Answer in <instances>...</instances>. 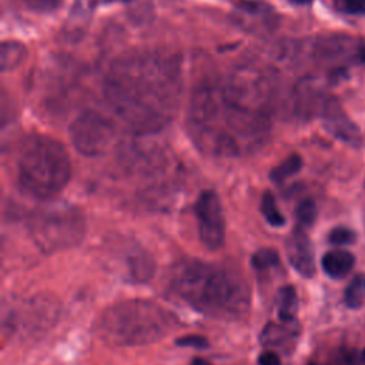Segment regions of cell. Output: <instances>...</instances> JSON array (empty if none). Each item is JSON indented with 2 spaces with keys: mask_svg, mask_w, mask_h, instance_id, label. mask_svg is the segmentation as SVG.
Instances as JSON below:
<instances>
[{
  "mask_svg": "<svg viewBox=\"0 0 365 365\" xmlns=\"http://www.w3.org/2000/svg\"><path fill=\"white\" fill-rule=\"evenodd\" d=\"M269 124L267 83L251 73H235L202 86L188 111L192 141L215 157L254 153L267 141Z\"/></svg>",
  "mask_w": 365,
  "mask_h": 365,
  "instance_id": "obj_1",
  "label": "cell"
},
{
  "mask_svg": "<svg viewBox=\"0 0 365 365\" xmlns=\"http://www.w3.org/2000/svg\"><path fill=\"white\" fill-rule=\"evenodd\" d=\"M180 94V66L158 53H135L120 58L106 81L108 104L135 134L164 128L177 113Z\"/></svg>",
  "mask_w": 365,
  "mask_h": 365,
  "instance_id": "obj_2",
  "label": "cell"
},
{
  "mask_svg": "<svg viewBox=\"0 0 365 365\" xmlns=\"http://www.w3.org/2000/svg\"><path fill=\"white\" fill-rule=\"evenodd\" d=\"M170 285L184 302L215 319H240L251 305L250 285L240 272L200 259L174 265Z\"/></svg>",
  "mask_w": 365,
  "mask_h": 365,
  "instance_id": "obj_3",
  "label": "cell"
},
{
  "mask_svg": "<svg viewBox=\"0 0 365 365\" xmlns=\"http://www.w3.org/2000/svg\"><path fill=\"white\" fill-rule=\"evenodd\" d=\"M175 324L174 315L164 307L147 299H130L101 312L96 332L110 345L135 346L164 338Z\"/></svg>",
  "mask_w": 365,
  "mask_h": 365,
  "instance_id": "obj_4",
  "label": "cell"
},
{
  "mask_svg": "<svg viewBox=\"0 0 365 365\" xmlns=\"http://www.w3.org/2000/svg\"><path fill=\"white\" fill-rule=\"evenodd\" d=\"M70 175V157L60 141L38 135L24 144L17 161V180L24 192L38 200L54 198Z\"/></svg>",
  "mask_w": 365,
  "mask_h": 365,
  "instance_id": "obj_5",
  "label": "cell"
},
{
  "mask_svg": "<svg viewBox=\"0 0 365 365\" xmlns=\"http://www.w3.org/2000/svg\"><path fill=\"white\" fill-rule=\"evenodd\" d=\"M86 232L83 212L70 204H53L37 210L30 220V234L44 252L77 245Z\"/></svg>",
  "mask_w": 365,
  "mask_h": 365,
  "instance_id": "obj_6",
  "label": "cell"
},
{
  "mask_svg": "<svg viewBox=\"0 0 365 365\" xmlns=\"http://www.w3.org/2000/svg\"><path fill=\"white\" fill-rule=\"evenodd\" d=\"M114 125L103 114L86 111L70 125V138L78 153L96 157L106 153L114 138Z\"/></svg>",
  "mask_w": 365,
  "mask_h": 365,
  "instance_id": "obj_7",
  "label": "cell"
},
{
  "mask_svg": "<svg viewBox=\"0 0 365 365\" xmlns=\"http://www.w3.org/2000/svg\"><path fill=\"white\" fill-rule=\"evenodd\" d=\"M198 231L202 244L210 250L222 247L225 241V218L221 201L214 191H202L195 202Z\"/></svg>",
  "mask_w": 365,
  "mask_h": 365,
  "instance_id": "obj_8",
  "label": "cell"
},
{
  "mask_svg": "<svg viewBox=\"0 0 365 365\" xmlns=\"http://www.w3.org/2000/svg\"><path fill=\"white\" fill-rule=\"evenodd\" d=\"M287 254L292 267L304 277H312L315 272L314 251L307 234L297 228L287 241Z\"/></svg>",
  "mask_w": 365,
  "mask_h": 365,
  "instance_id": "obj_9",
  "label": "cell"
},
{
  "mask_svg": "<svg viewBox=\"0 0 365 365\" xmlns=\"http://www.w3.org/2000/svg\"><path fill=\"white\" fill-rule=\"evenodd\" d=\"M325 115V124L328 130L336 135L338 138L356 144L359 141V131L355 127V124L344 114V111L339 108V106L334 101H329L325 104L324 108Z\"/></svg>",
  "mask_w": 365,
  "mask_h": 365,
  "instance_id": "obj_10",
  "label": "cell"
},
{
  "mask_svg": "<svg viewBox=\"0 0 365 365\" xmlns=\"http://www.w3.org/2000/svg\"><path fill=\"white\" fill-rule=\"evenodd\" d=\"M322 268L332 278H344L354 267L355 258L351 252L344 250H332L324 254Z\"/></svg>",
  "mask_w": 365,
  "mask_h": 365,
  "instance_id": "obj_11",
  "label": "cell"
},
{
  "mask_svg": "<svg viewBox=\"0 0 365 365\" xmlns=\"http://www.w3.org/2000/svg\"><path fill=\"white\" fill-rule=\"evenodd\" d=\"M277 307L278 315L284 322H292L295 319L298 309V298L294 287L287 285L279 289L277 297Z\"/></svg>",
  "mask_w": 365,
  "mask_h": 365,
  "instance_id": "obj_12",
  "label": "cell"
},
{
  "mask_svg": "<svg viewBox=\"0 0 365 365\" xmlns=\"http://www.w3.org/2000/svg\"><path fill=\"white\" fill-rule=\"evenodd\" d=\"M0 66L3 71L13 70L17 67L26 57V48L24 44L19 41H4L1 44V53H0Z\"/></svg>",
  "mask_w": 365,
  "mask_h": 365,
  "instance_id": "obj_13",
  "label": "cell"
},
{
  "mask_svg": "<svg viewBox=\"0 0 365 365\" xmlns=\"http://www.w3.org/2000/svg\"><path fill=\"white\" fill-rule=\"evenodd\" d=\"M344 299L348 308L356 309L365 304V274H356L348 284Z\"/></svg>",
  "mask_w": 365,
  "mask_h": 365,
  "instance_id": "obj_14",
  "label": "cell"
},
{
  "mask_svg": "<svg viewBox=\"0 0 365 365\" xmlns=\"http://www.w3.org/2000/svg\"><path fill=\"white\" fill-rule=\"evenodd\" d=\"M301 167H302L301 157L298 154H291L271 171V180L275 182H281L285 178L298 173L301 170Z\"/></svg>",
  "mask_w": 365,
  "mask_h": 365,
  "instance_id": "obj_15",
  "label": "cell"
},
{
  "mask_svg": "<svg viewBox=\"0 0 365 365\" xmlns=\"http://www.w3.org/2000/svg\"><path fill=\"white\" fill-rule=\"evenodd\" d=\"M287 324L285 325H277V324H268L264 331L261 332V342H264L265 345H281L284 344L291 335L292 332L288 329Z\"/></svg>",
  "mask_w": 365,
  "mask_h": 365,
  "instance_id": "obj_16",
  "label": "cell"
},
{
  "mask_svg": "<svg viewBox=\"0 0 365 365\" xmlns=\"http://www.w3.org/2000/svg\"><path fill=\"white\" fill-rule=\"evenodd\" d=\"M261 212L265 217V220L274 225V227H281L285 222L284 215L279 212V208L277 205V201L271 192H265L261 200Z\"/></svg>",
  "mask_w": 365,
  "mask_h": 365,
  "instance_id": "obj_17",
  "label": "cell"
},
{
  "mask_svg": "<svg viewBox=\"0 0 365 365\" xmlns=\"http://www.w3.org/2000/svg\"><path fill=\"white\" fill-rule=\"evenodd\" d=\"M295 215H297V221L299 222V225L302 227H308L315 221L317 217V207L315 202L311 198H305L302 200L295 210Z\"/></svg>",
  "mask_w": 365,
  "mask_h": 365,
  "instance_id": "obj_18",
  "label": "cell"
},
{
  "mask_svg": "<svg viewBox=\"0 0 365 365\" xmlns=\"http://www.w3.org/2000/svg\"><path fill=\"white\" fill-rule=\"evenodd\" d=\"M278 262H279V257L277 251L271 248H261L252 257V265L257 269H268L271 267H275Z\"/></svg>",
  "mask_w": 365,
  "mask_h": 365,
  "instance_id": "obj_19",
  "label": "cell"
},
{
  "mask_svg": "<svg viewBox=\"0 0 365 365\" xmlns=\"http://www.w3.org/2000/svg\"><path fill=\"white\" fill-rule=\"evenodd\" d=\"M328 241L334 245H346V244H352L355 241V232L351 231L349 228L345 227H336L334 228L329 235H328Z\"/></svg>",
  "mask_w": 365,
  "mask_h": 365,
  "instance_id": "obj_20",
  "label": "cell"
},
{
  "mask_svg": "<svg viewBox=\"0 0 365 365\" xmlns=\"http://www.w3.org/2000/svg\"><path fill=\"white\" fill-rule=\"evenodd\" d=\"M23 3L34 11H53L63 4V0H23Z\"/></svg>",
  "mask_w": 365,
  "mask_h": 365,
  "instance_id": "obj_21",
  "label": "cell"
},
{
  "mask_svg": "<svg viewBox=\"0 0 365 365\" xmlns=\"http://www.w3.org/2000/svg\"><path fill=\"white\" fill-rule=\"evenodd\" d=\"M335 6L346 13L359 14L365 13V0H334Z\"/></svg>",
  "mask_w": 365,
  "mask_h": 365,
  "instance_id": "obj_22",
  "label": "cell"
},
{
  "mask_svg": "<svg viewBox=\"0 0 365 365\" xmlns=\"http://www.w3.org/2000/svg\"><path fill=\"white\" fill-rule=\"evenodd\" d=\"M178 345H182V346H195V348H204L207 346V339L201 335H187L184 338H180L177 341Z\"/></svg>",
  "mask_w": 365,
  "mask_h": 365,
  "instance_id": "obj_23",
  "label": "cell"
},
{
  "mask_svg": "<svg viewBox=\"0 0 365 365\" xmlns=\"http://www.w3.org/2000/svg\"><path fill=\"white\" fill-rule=\"evenodd\" d=\"M258 365H281L279 356L272 351H265L258 358Z\"/></svg>",
  "mask_w": 365,
  "mask_h": 365,
  "instance_id": "obj_24",
  "label": "cell"
},
{
  "mask_svg": "<svg viewBox=\"0 0 365 365\" xmlns=\"http://www.w3.org/2000/svg\"><path fill=\"white\" fill-rule=\"evenodd\" d=\"M351 365H365V348L362 349H348Z\"/></svg>",
  "mask_w": 365,
  "mask_h": 365,
  "instance_id": "obj_25",
  "label": "cell"
},
{
  "mask_svg": "<svg viewBox=\"0 0 365 365\" xmlns=\"http://www.w3.org/2000/svg\"><path fill=\"white\" fill-rule=\"evenodd\" d=\"M191 365H211L208 361H205V359H202V358H195L192 362H191Z\"/></svg>",
  "mask_w": 365,
  "mask_h": 365,
  "instance_id": "obj_26",
  "label": "cell"
},
{
  "mask_svg": "<svg viewBox=\"0 0 365 365\" xmlns=\"http://www.w3.org/2000/svg\"><path fill=\"white\" fill-rule=\"evenodd\" d=\"M307 365H329V364H322V362H317V361H312V362H309V364H307Z\"/></svg>",
  "mask_w": 365,
  "mask_h": 365,
  "instance_id": "obj_27",
  "label": "cell"
},
{
  "mask_svg": "<svg viewBox=\"0 0 365 365\" xmlns=\"http://www.w3.org/2000/svg\"><path fill=\"white\" fill-rule=\"evenodd\" d=\"M361 60L365 61V48H362V51H361Z\"/></svg>",
  "mask_w": 365,
  "mask_h": 365,
  "instance_id": "obj_28",
  "label": "cell"
},
{
  "mask_svg": "<svg viewBox=\"0 0 365 365\" xmlns=\"http://www.w3.org/2000/svg\"><path fill=\"white\" fill-rule=\"evenodd\" d=\"M292 1H295V3H307L309 0H292Z\"/></svg>",
  "mask_w": 365,
  "mask_h": 365,
  "instance_id": "obj_29",
  "label": "cell"
},
{
  "mask_svg": "<svg viewBox=\"0 0 365 365\" xmlns=\"http://www.w3.org/2000/svg\"><path fill=\"white\" fill-rule=\"evenodd\" d=\"M106 1H128V0H106Z\"/></svg>",
  "mask_w": 365,
  "mask_h": 365,
  "instance_id": "obj_30",
  "label": "cell"
}]
</instances>
